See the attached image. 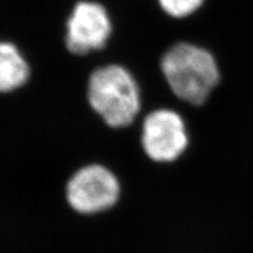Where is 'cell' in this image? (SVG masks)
<instances>
[{
  "instance_id": "5b68a950",
  "label": "cell",
  "mask_w": 253,
  "mask_h": 253,
  "mask_svg": "<svg viewBox=\"0 0 253 253\" xmlns=\"http://www.w3.org/2000/svg\"><path fill=\"white\" fill-rule=\"evenodd\" d=\"M112 32V20L103 5L79 1L66 23V46L72 54L86 55L104 48Z\"/></svg>"
},
{
  "instance_id": "8992f818",
  "label": "cell",
  "mask_w": 253,
  "mask_h": 253,
  "mask_svg": "<svg viewBox=\"0 0 253 253\" xmlns=\"http://www.w3.org/2000/svg\"><path fill=\"white\" fill-rule=\"evenodd\" d=\"M30 65L14 43L0 41V93H11L26 84Z\"/></svg>"
},
{
  "instance_id": "277c9868",
  "label": "cell",
  "mask_w": 253,
  "mask_h": 253,
  "mask_svg": "<svg viewBox=\"0 0 253 253\" xmlns=\"http://www.w3.org/2000/svg\"><path fill=\"white\" fill-rule=\"evenodd\" d=\"M189 137L184 120L171 109H157L148 114L142 123L141 145L155 163H171L188 148Z\"/></svg>"
},
{
  "instance_id": "3957f363",
  "label": "cell",
  "mask_w": 253,
  "mask_h": 253,
  "mask_svg": "<svg viewBox=\"0 0 253 253\" xmlns=\"http://www.w3.org/2000/svg\"><path fill=\"white\" fill-rule=\"evenodd\" d=\"M122 196L119 177L108 167L89 163L79 168L65 184L66 203L80 216H97L113 210Z\"/></svg>"
},
{
  "instance_id": "7a4b0ae2",
  "label": "cell",
  "mask_w": 253,
  "mask_h": 253,
  "mask_svg": "<svg viewBox=\"0 0 253 253\" xmlns=\"http://www.w3.org/2000/svg\"><path fill=\"white\" fill-rule=\"evenodd\" d=\"M89 106L107 126L126 128L141 110L138 84L128 69L120 65H107L91 73L87 86Z\"/></svg>"
},
{
  "instance_id": "52a82bcc",
  "label": "cell",
  "mask_w": 253,
  "mask_h": 253,
  "mask_svg": "<svg viewBox=\"0 0 253 253\" xmlns=\"http://www.w3.org/2000/svg\"><path fill=\"white\" fill-rule=\"evenodd\" d=\"M203 2L204 0H158L163 12L176 19L186 18L195 13Z\"/></svg>"
},
{
  "instance_id": "6da1fadb",
  "label": "cell",
  "mask_w": 253,
  "mask_h": 253,
  "mask_svg": "<svg viewBox=\"0 0 253 253\" xmlns=\"http://www.w3.org/2000/svg\"><path fill=\"white\" fill-rule=\"evenodd\" d=\"M161 71L172 93L194 106L208 100L220 78L213 55L189 42L170 47L161 59Z\"/></svg>"
}]
</instances>
